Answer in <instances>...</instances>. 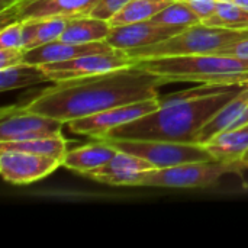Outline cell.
<instances>
[{
	"instance_id": "obj_23",
	"label": "cell",
	"mask_w": 248,
	"mask_h": 248,
	"mask_svg": "<svg viewBox=\"0 0 248 248\" xmlns=\"http://www.w3.org/2000/svg\"><path fill=\"white\" fill-rule=\"evenodd\" d=\"M203 23L227 29H247L248 10L230 0H218L214 15Z\"/></svg>"
},
{
	"instance_id": "obj_3",
	"label": "cell",
	"mask_w": 248,
	"mask_h": 248,
	"mask_svg": "<svg viewBox=\"0 0 248 248\" xmlns=\"http://www.w3.org/2000/svg\"><path fill=\"white\" fill-rule=\"evenodd\" d=\"M137 65L173 81L205 84L248 83V58L225 54H195L144 58Z\"/></svg>"
},
{
	"instance_id": "obj_14",
	"label": "cell",
	"mask_w": 248,
	"mask_h": 248,
	"mask_svg": "<svg viewBox=\"0 0 248 248\" xmlns=\"http://www.w3.org/2000/svg\"><path fill=\"white\" fill-rule=\"evenodd\" d=\"M113 48L106 41L89 42V44H76V42H64L61 39L31 48L25 51V62L44 65L49 62H61L68 61L81 55L89 54H103L110 52Z\"/></svg>"
},
{
	"instance_id": "obj_33",
	"label": "cell",
	"mask_w": 248,
	"mask_h": 248,
	"mask_svg": "<svg viewBox=\"0 0 248 248\" xmlns=\"http://www.w3.org/2000/svg\"><path fill=\"white\" fill-rule=\"evenodd\" d=\"M240 161H241V164H243L244 167H248V151L244 154V155H243V157H241V160H240Z\"/></svg>"
},
{
	"instance_id": "obj_5",
	"label": "cell",
	"mask_w": 248,
	"mask_h": 248,
	"mask_svg": "<svg viewBox=\"0 0 248 248\" xmlns=\"http://www.w3.org/2000/svg\"><path fill=\"white\" fill-rule=\"evenodd\" d=\"M244 166L241 161H195L166 169L141 171L135 186L199 189L209 187L219 182L224 174L238 173Z\"/></svg>"
},
{
	"instance_id": "obj_19",
	"label": "cell",
	"mask_w": 248,
	"mask_h": 248,
	"mask_svg": "<svg viewBox=\"0 0 248 248\" xmlns=\"http://www.w3.org/2000/svg\"><path fill=\"white\" fill-rule=\"evenodd\" d=\"M65 25V19L23 20V51L60 39Z\"/></svg>"
},
{
	"instance_id": "obj_31",
	"label": "cell",
	"mask_w": 248,
	"mask_h": 248,
	"mask_svg": "<svg viewBox=\"0 0 248 248\" xmlns=\"http://www.w3.org/2000/svg\"><path fill=\"white\" fill-rule=\"evenodd\" d=\"M17 1H20V0H0V9H1V10H3V9H7V7H10V6L16 4Z\"/></svg>"
},
{
	"instance_id": "obj_13",
	"label": "cell",
	"mask_w": 248,
	"mask_h": 248,
	"mask_svg": "<svg viewBox=\"0 0 248 248\" xmlns=\"http://www.w3.org/2000/svg\"><path fill=\"white\" fill-rule=\"evenodd\" d=\"M153 169L154 166L147 160L118 150V153L110 158L108 164L97 170L87 171L83 176L110 186H135L141 171Z\"/></svg>"
},
{
	"instance_id": "obj_32",
	"label": "cell",
	"mask_w": 248,
	"mask_h": 248,
	"mask_svg": "<svg viewBox=\"0 0 248 248\" xmlns=\"http://www.w3.org/2000/svg\"><path fill=\"white\" fill-rule=\"evenodd\" d=\"M230 1H232V3H235V4H238V6L248 10V0H230Z\"/></svg>"
},
{
	"instance_id": "obj_28",
	"label": "cell",
	"mask_w": 248,
	"mask_h": 248,
	"mask_svg": "<svg viewBox=\"0 0 248 248\" xmlns=\"http://www.w3.org/2000/svg\"><path fill=\"white\" fill-rule=\"evenodd\" d=\"M183 1H186L192 7V10L201 17L202 22H205L214 15L218 0H183Z\"/></svg>"
},
{
	"instance_id": "obj_6",
	"label": "cell",
	"mask_w": 248,
	"mask_h": 248,
	"mask_svg": "<svg viewBox=\"0 0 248 248\" xmlns=\"http://www.w3.org/2000/svg\"><path fill=\"white\" fill-rule=\"evenodd\" d=\"M115 148L141 157L151 163L154 169H166L185 163L215 160L208 148L202 144H183L170 141H145V140H109Z\"/></svg>"
},
{
	"instance_id": "obj_16",
	"label": "cell",
	"mask_w": 248,
	"mask_h": 248,
	"mask_svg": "<svg viewBox=\"0 0 248 248\" xmlns=\"http://www.w3.org/2000/svg\"><path fill=\"white\" fill-rule=\"evenodd\" d=\"M248 106V87L238 93L232 100H230L222 109H219L201 129L196 142L206 145L218 134L228 131L241 118Z\"/></svg>"
},
{
	"instance_id": "obj_17",
	"label": "cell",
	"mask_w": 248,
	"mask_h": 248,
	"mask_svg": "<svg viewBox=\"0 0 248 248\" xmlns=\"http://www.w3.org/2000/svg\"><path fill=\"white\" fill-rule=\"evenodd\" d=\"M205 147L218 161H240L248 151V124L218 134Z\"/></svg>"
},
{
	"instance_id": "obj_24",
	"label": "cell",
	"mask_w": 248,
	"mask_h": 248,
	"mask_svg": "<svg viewBox=\"0 0 248 248\" xmlns=\"http://www.w3.org/2000/svg\"><path fill=\"white\" fill-rule=\"evenodd\" d=\"M151 20L177 29H186L192 25L202 22L201 17L192 10V7L183 0H176L170 6L163 9L160 13H157L154 17H151Z\"/></svg>"
},
{
	"instance_id": "obj_11",
	"label": "cell",
	"mask_w": 248,
	"mask_h": 248,
	"mask_svg": "<svg viewBox=\"0 0 248 248\" xmlns=\"http://www.w3.org/2000/svg\"><path fill=\"white\" fill-rule=\"evenodd\" d=\"M62 161L60 158L32 154L17 150L0 151V173L10 185H29L55 171Z\"/></svg>"
},
{
	"instance_id": "obj_10",
	"label": "cell",
	"mask_w": 248,
	"mask_h": 248,
	"mask_svg": "<svg viewBox=\"0 0 248 248\" xmlns=\"http://www.w3.org/2000/svg\"><path fill=\"white\" fill-rule=\"evenodd\" d=\"M135 64L134 60L128 55L126 51L113 49L110 52L103 54H89L81 55L68 61L61 62H49L41 65L48 76L49 81H62L77 77H86L100 73H108L112 70L124 68Z\"/></svg>"
},
{
	"instance_id": "obj_29",
	"label": "cell",
	"mask_w": 248,
	"mask_h": 248,
	"mask_svg": "<svg viewBox=\"0 0 248 248\" xmlns=\"http://www.w3.org/2000/svg\"><path fill=\"white\" fill-rule=\"evenodd\" d=\"M219 54L234 55V57H241V58H248V38L247 39L237 41V42H234V44H230V45L225 46Z\"/></svg>"
},
{
	"instance_id": "obj_22",
	"label": "cell",
	"mask_w": 248,
	"mask_h": 248,
	"mask_svg": "<svg viewBox=\"0 0 248 248\" xmlns=\"http://www.w3.org/2000/svg\"><path fill=\"white\" fill-rule=\"evenodd\" d=\"M174 1L176 0H129V3L109 20V23L110 26H119L148 20Z\"/></svg>"
},
{
	"instance_id": "obj_12",
	"label": "cell",
	"mask_w": 248,
	"mask_h": 248,
	"mask_svg": "<svg viewBox=\"0 0 248 248\" xmlns=\"http://www.w3.org/2000/svg\"><path fill=\"white\" fill-rule=\"evenodd\" d=\"M182 31L183 29L164 26L148 19V20L112 26L106 38V42L113 49L132 51L137 48H142L147 45H154L157 42L166 41Z\"/></svg>"
},
{
	"instance_id": "obj_1",
	"label": "cell",
	"mask_w": 248,
	"mask_h": 248,
	"mask_svg": "<svg viewBox=\"0 0 248 248\" xmlns=\"http://www.w3.org/2000/svg\"><path fill=\"white\" fill-rule=\"evenodd\" d=\"M169 83V78L132 64L108 73L55 81L23 106L68 124L116 106L160 97V87Z\"/></svg>"
},
{
	"instance_id": "obj_25",
	"label": "cell",
	"mask_w": 248,
	"mask_h": 248,
	"mask_svg": "<svg viewBox=\"0 0 248 248\" xmlns=\"http://www.w3.org/2000/svg\"><path fill=\"white\" fill-rule=\"evenodd\" d=\"M20 48L23 49V22L12 23L0 32V49Z\"/></svg>"
},
{
	"instance_id": "obj_20",
	"label": "cell",
	"mask_w": 248,
	"mask_h": 248,
	"mask_svg": "<svg viewBox=\"0 0 248 248\" xmlns=\"http://www.w3.org/2000/svg\"><path fill=\"white\" fill-rule=\"evenodd\" d=\"M49 81L41 65L22 62L4 70H0V90L9 92L20 87L35 86Z\"/></svg>"
},
{
	"instance_id": "obj_9",
	"label": "cell",
	"mask_w": 248,
	"mask_h": 248,
	"mask_svg": "<svg viewBox=\"0 0 248 248\" xmlns=\"http://www.w3.org/2000/svg\"><path fill=\"white\" fill-rule=\"evenodd\" d=\"M160 106H161L160 97L147 99V100H141V102H135L129 105H122V106H116V108H112V109H108V110H103V112H99L86 118L74 119L68 122V128L74 134L89 135V137L99 140L105 137L109 131L124 124L132 122L147 113H151Z\"/></svg>"
},
{
	"instance_id": "obj_2",
	"label": "cell",
	"mask_w": 248,
	"mask_h": 248,
	"mask_svg": "<svg viewBox=\"0 0 248 248\" xmlns=\"http://www.w3.org/2000/svg\"><path fill=\"white\" fill-rule=\"evenodd\" d=\"M247 87L248 83H243L222 93L176 100H160L161 106L154 112L124 124L109 131L102 138L198 144V135L205 124Z\"/></svg>"
},
{
	"instance_id": "obj_30",
	"label": "cell",
	"mask_w": 248,
	"mask_h": 248,
	"mask_svg": "<svg viewBox=\"0 0 248 248\" xmlns=\"http://www.w3.org/2000/svg\"><path fill=\"white\" fill-rule=\"evenodd\" d=\"M246 124H248V106L247 109H246V112L241 115V118L234 124V126L231 128V129H234V128H238V126H243V125H246Z\"/></svg>"
},
{
	"instance_id": "obj_8",
	"label": "cell",
	"mask_w": 248,
	"mask_h": 248,
	"mask_svg": "<svg viewBox=\"0 0 248 248\" xmlns=\"http://www.w3.org/2000/svg\"><path fill=\"white\" fill-rule=\"evenodd\" d=\"M62 122L54 118L31 112L23 105L1 109L0 141H23L60 135Z\"/></svg>"
},
{
	"instance_id": "obj_21",
	"label": "cell",
	"mask_w": 248,
	"mask_h": 248,
	"mask_svg": "<svg viewBox=\"0 0 248 248\" xmlns=\"http://www.w3.org/2000/svg\"><path fill=\"white\" fill-rule=\"evenodd\" d=\"M3 150L26 151L32 154L60 158L62 161L67 153V141L61 134L54 137H42V138L23 140V141H0V151Z\"/></svg>"
},
{
	"instance_id": "obj_27",
	"label": "cell",
	"mask_w": 248,
	"mask_h": 248,
	"mask_svg": "<svg viewBox=\"0 0 248 248\" xmlns=\"http://www.w3.org/2000/svg\"><path fill=\"white\" fill-rule=\"evenodd\" d=\"M25 62V51L20 48H3L0 49V70Z\"/></svg>"
},
{
	"instance_id": "obj_18",
	"label": "cell",
	"mask_w": 248,
	"mask_h": 248,
	"mask_svg": "<svg viewBox=\"0 0 248 248\" xmlns=\"http://www.w3.org/2000/svg\"><path fill=\"white\" fill-rule=\"evenodd\" d=\"M110 29L112 26L108 20L97 19L93 16H81L67 20L65 29L60 39L64 42L76 44L106 41Z\"/></svg>"
},
{
	"instance_id": "obj_26",
	"label": "cell",
	"mask_w": 248,
	"mask_h": 248,
	"mask_svg": "<svg viewBox=\"0 0 248 248\" xmlns=\"http://www.w3.org/2000/svg\"><path fill=\"white\" fill-rule=\"evenodd\" d=\"M129 0H99L97 4L93 7L90 16L103 19V20H110L113 16H116L126 4Z\"/></svg>"
},
{
	"instance_id": "obj_15",
	"label": "cell",
	"mask_w": 248,
	"mask_h": 248,
	"mask_svg": "<svg viewBox=\"0 0 248 248\" xmlns=\"http://www.w3.org/2000/svg\"><path fill=\"white\" fill-rule=\"evenodd\" d=\"M116 153L118 148H115L110 142L106 140H99L96 142L67 151L62 158V166L84 174L108 164Z\"/></svg>"
},
{
	"instance_id": "obj_4",
	"label": "cell",
	"mask_w": 248,
	"mask_h": 248,
	"mask_svg": "<svg viewBox=\"0 0 248 248\" xmlns=\"http://www.w3.org/2000/svg\"><path fill=\"white\" fill-rule=\"evenodd\" d=\"M248 38L247 29H227L209 26L203 22L192 25L171 38L147 45L132 51H126L135 61L155 57L170 55H195V54H219L225 46Z\"/></svg>"
},
{
	"instance_id": "obj_7",
	"label": "cell",
	"mask_w": 248,
	"mask_h": 248,
	"mask_svg": "<svg viewBox=\"0 0 248 248\" xmlns=\"http://www.w3.org/2000/svg\"><path fill=\"white\" fill-rule=\"evenodd\" d=\"M99 0H20L0 12V29L23 20L90 16Z\"/></svg>"
}]
</instances>
